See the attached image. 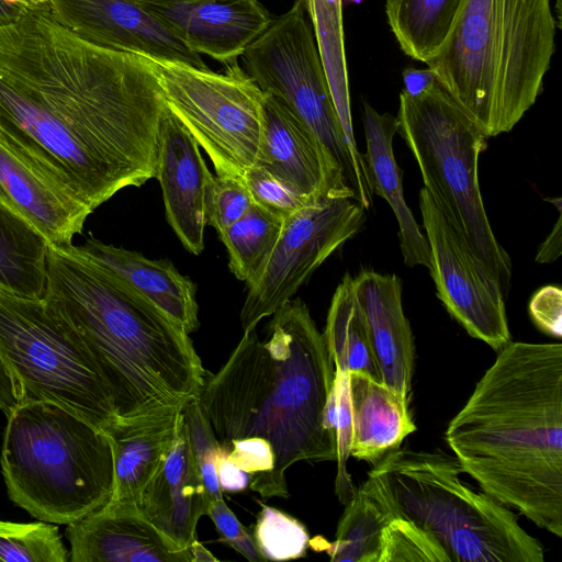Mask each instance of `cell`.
I'll list each match as a JSON object with an SVG mask.
<instances>
[{
    "label": "cell",
    "mask_w": 562,
    "mask_h": 562,
    "mask_svg": "<svg viewBox=\"0 0 562 562\" xmlns=\"http://www.w3.org/2000/svg\"><path fill=\"white\" fill-rule=\"evenodd\" d=\"M0 465L10 499L42 521L67 526L113 496L106 432L49 402H21L7 415Z\"/></svg>",
    "instance_id": "cell-7"
},
{
    "label": "cell",
    "mask_w": 562,
    "mask_h": 562,
    "mask_svg": "<svg viewBox=\"0 0 562 562\" xmlns=\"http://www.w3.org/2000/svg\"><path fill=\"white\" fill-rule=\"evenodd\" d=\"M379 562H449L443 549L413 522L393 517L381 537Z\"/></svg>",
    "instance_id": "cell-35"
},
{
    "label": "cell",
    "mask_w": 562,
    "mask_h": 562,
    "mask_svg": "<svg viewBox=\"0 0 562 562\" xmlns=\"http://www.w3.org/2000/svg\"><path fill=\"white\" fill-rule=\"evenodd\" d=\"M0 204L30 224L54 247L72 244L91 214L34 173L1 142Z\"/></svg>",
    "instance_id": "cell-21"
},
{
    "label": "cell",
    "mask_w": 562,
    "mask_h": 562,
    "mask_svg": "<svg viewBox=\"0 0 562 562\" xmlns=\"http://www.w3.org/2000/svg\"><path fill=\"white\" fill-rule=\"evenodd\" d=\"M65 536L70 562H192L191 548L172 542L136 505L109 502L67 525Z\"/></svg>",
    "instance_id": "cell-16"
},
{
    "label": "cell",
    "mask_w": 562,
    "mask_h": 562,
    "mask_svg": "<svg viewBox=\"0 0 562 562\" xmlns=\"http://www.w3.org/2000/svg\"><path fill=\"white\" fill-rule=\"evenodd\" d=\"M284 225L280 216L256 203L236 223L218 234L228 254L231 272L252 282L271 255Z\"/></svg>",
    "instance_id": "cell-31"
},
{
    "label": "cell",
    "mask_w": 562,
    "mask_h": 562,
    "mask_svg": "<svg viewBox=\"0 0 562 562\" xmlns=\"http://www.w3.org/2000/svg\"><path fill=\"white\" fill-rule=\"evenodd\" d=\"M362 121L366 138V153L362 155L371 191L387 202L396 217L405 265L429 269V245L405 202L403 171L393 153V138L397 133L396 117L390 113H379L364 101Z\"/></svg>",
    "instance_id": "cell-24"
},
{
    "label": "cell",
    "mask_w": 562,
    "mask_h": 562,
    "mask_svg": "<svg viewBox=\"0 0 562 562\" xmlns=\"http://www.w3.org/2000/svg\"><path fill=\"white\" fill-rule=\"evenodd\" d=\"M396 122L424 188L495 277L506 297L512 261L493 233L477 177L479 157L487 137L438 82L419 97L401 92Z\"/></svg>",
    "instance_id": "cell-8"
},
{
    "label": "cell",
    "mask_w": 562,
    "mask_h": 562,
    "mask_svg": "<svg viewBox=\"0 0 562 562\" xmlns=\"http://www.w3.org/2000/svg\"><path fill=\"white\" fill-rule=\"evenodd\" d=\"M327 422L336 442L337 476L335 492L342 504L355 495V487L347 471L352 439V415L349 396V372L335 369L333 387L327 405Z\"/></svg>",
    "instance_id": "cell-34"
},
{
    "label": "cell",
    "mask_w": 562,
    "mask_h": 562,
    "mask_svg": "<svg viewBox=\"0 0 562 562\" xmlns=\"http://www.w3.org/2000/svg\"><path fill=\"white\" fill-rule=\"evenodd\" d=\"M25 9L43 8L47 7L46 0H10Z\"/></svg>",
    "instance_id": "cell-48"
},
{
    "label": "cell",
    "mask_w": 562,
    "mask_h": 562,
    "mask_svg": "<svg viewBox=\"0 0 562 562\" xmlns=\"http://www.w3.org/2000/svg\"><path fill=\"white\" fill-rule=\"evenodd\" d=\"M58 527L46 521L0 520V562H68Z\"/></svg>",
    "instance_id": "cell-32"
},
{
    "label": "cell",
    "mask_w": 562,
    "mask_h": 562,
    "mask_svg": "<svg viewBox=\"0 0 562 562\" xmlns=\"http://www.w3.org/2000/svg\"><path fill=\"white\" fill-rule=\"evenodd\" d=\"M244 181L254 203L284 221L318 200L303 194L257 165L246 172Z\"/></svg>",
    "instance_id": "cell-37"
},
{
    "label": "cell",
    "mask_w": 562,
    "mask_h": 562,
    "mask_svg": "<svg viewBox=\"0 0 562 562\" xmlns=\"http://www.w3.org/2000/svg\"><path fill=\"white\" fill-rule=\"evenodd\" d=\"M140 3H144L146 5L150 7H157V8H166L175 4H182V3H192V2H200V1H206V0H136Z\"/></svg>",
    "instance_id": "cell-47"
},
{
    "label": "cell",
    "mask_w": 562,
    "mask_h": 562,
    "mask_svg": "<svg viewBox=\"0 0 562 562\" xmlns=\"http://www.w3.org/2000/svg\"><path fill=\"white\" fill-rule=\"evenodd\" d=\"M323 336L335 369L360 372L382 382L349 273L334 292Z\"/></svg>",
    "instance_id": "cell-28"
},
{
    "label": "cell",
    "mask_w": 562,
    "mask_h": 562,
    "mask_svg": "<svg viewBox=\"0 0 562 562\" xmlns=\"http://www.w3.org/2000/svg\"><path fill=\"white\" fill-rule=\"evenodd\" d=\"M463 0H385L389 26L408 57L426 64L443 45Z\"/></svg>",
    "instance_id": "cell-29"
},
{
    "label": "cell",
    "mask_w": 562,
    "mask_h": 562,
    "mask_svg": "<svg viewBox=\"0 0 562 562\" xmlns=\"http://www.w3.org/2000/svg\"><path fill=\"white\" fill-rule=\"evenodd\" d=\"M24 9L10 0H0V26L15 21Z\"/></svg>",
    "instance_id": "cell-45"
},
{
    "label": "cell",
    "mask_w": 562,
    "mask_h": 562,
    "mask_svg": "<svg viewBox=\"0 0 562 562\" xmlns=\"http://www.w3.org/2000/svg\"><path fill=\"white\" fill-rule=\"evenodd\" d=\"M529 312L541 330L558 338L562 336V293L560 288L548 285L537 291L530 301Z\"/></svg>",
    "instance_id": "cell-40"
},
{
    "label": "cell",
    "mask_w": 562,
    "mask_h": 562,
    "mask_svg": "<svg viewBox=\"0 0 562 562\" xmlns=\"http://www.w3.org/2000/svg\"><path fill=\"white\" fill-rule=\"evenodd\" d=\"M252 535L265 561L302 558L310 546L307 530L297 519L268 505H262Z\"/></svg>",
    "instance_id": "cell-33"
},
{
    "label": "cell",
    "mask_w": 562,
    "mask_h": 562,
    "mask_svg": "<svg viewBox=\"0 0 562 562\" xmlns=\"http://www.w3.org/2000/svg\"><path fill=\"white\" fill-rule=\"evenodd\" d=\"M349 1H353L356 3H360L362 0H349Z\"/></svg>",
    "instance_id": "cell-50"
},
{
    "label": "cell",
    "mask_w": 562,
    "mask_h": 562,
    "mask_svg": "<svg viewBox=\"0 0 562 562\" xmlns=\"http://www.w3.org/2000/svg\"><path fill=\"white\" fill-rule=\"evenodd\" d=\"M241 56L260 90L282 102L315 137L326 166L328 198L352 199L369 210L373 193L349 154L302 1L272 20Z\"/></svg>",
    "instance_id": "cell-10"
},
{
    "label": "cell",
    "mask_w": 562,
    "mask_h": 562,
    "mask_svg": "<svg viewBox=\"0 0 562 562\" xmlns=\"http://www.w3.org/2000/svg\"><path fill=\"white\" fill-rule=\"evenodd\" d=\"M166 110L149 57L93 45L47 7L0 26V142L91 213L156 177Z\"/></svg>",
    "instance_id": "cell-1"
},
{
    "label": "cell",
    "mask_w": 562,
    "mask_h": 562,
    "mask_svg": "<svg viewBox=\"0 0 562 562\" xmlns=\"http://www.w3.org/2000/svg\"><path fill=\"white\" fill-rule=\"evenodd\" d=\"M213 176L194 138L167 108L160 124L155 178L161 187L167 221L193 255L204 249L206 201Z\"/></svg>",
    "instance_id": "cell-15"
},
{
    "label": "cell",
    "mask_w": 562,
    "mask_h": 562,
    "mask_svg": "<svg viewBox=\"0 0 562 562\" xmlns=\"http://www.w3.org/2000/svg\"><path fill=\"white\" fill-rule=\"evenodd\" d=\"M256 165L307 196L328 198L327 171L318 143L282 102L266 93Z\"/></svg>",
    "instance_id": "cell-22"
},
{
    "label": "cell",
    "mask_w": 562,
    "mask_h": 562,
    "mask_svg": "<svg viewBox=\"0 0 562 562\" xmlns=\"http://www.w3.org/2000/svg\"><path fill=\"white\" fill-rule=\"evenodd\" d=\"M192 562L216 561L217 559L198 540L191 544Z\"/></svg>",
    "instance_id": "cell-46"
},
{
    "label": "cell",
    "mask_w": 562,
    "mask_h": 562,
    "mask_svg": "<svg viewBox=\"0 0 562 562\" xmlns=\"http://www.w3.org/2000/svg\"><path fill=\"white\" fill-rule=\"evenodd\" d=\"M216 470L222 493L241 492L250 483V476L234 464L222 451L217 458Z\"/></svg>",
    "instance_id": "cell-41"
},
{
    "label": "cell",
    "mask_w": 562,
    "mask_h": 562,
    "mask_svg": "<svg viewBox=\"0 0 562 562\" xmlns=\"http://www.w3.org/2000/svg\"><path fill=\"white\" fill-rule=\"evenodd\" d=\"M198 54L228 65L272 22L258 0H206L155 7Z\"/></svg>",
    "instance_id": "cell-19"
},
{
    "label": "cell",
    "mask_w": 562,
    "mask_h": 562,
    "mask_svg": "<svg viewBox=\"0 0 562 562\" xmlns=\"http://www.w3.org/2000/svg\"><path fill=\"white\" fill-rule=\"evenodd\" d=\"M181 411L116 418L104 429L114 459V492L110 502L138 507L144 487L173 443Z\"/></svg>",
    "instance_id": "cell-23"
},
{
    "label": "cell",
    "mask_w": 562,
    "mask_h": 562,
    "mask_svg": "<svg viewBox=\"0 0 562 562\" xmlns=\"http://www.w3.org/2000/svg\"><path fill=\"white\" fill-rule=\"evenodd\" d=\"M554 9H555V12H557V16L555 18H557L558 26L561 27L562 0H555Z\"/></svg>",
    "instance_id": "cell-49"
},
{
    "label": "cell",
    "mask_w": 562,
    "mask_h": 562,
    "mask_svg": "<svg viewBox=\"0 0 562 562\" xmlns=\"http://www.w3.org/2000/svg\"><path fill=\"white\" fill-rule=\"evenodd\" d=\"M267 337L244 331L224 366L198 394L221 447L266 440L274 463L263 497H288L285 471L303 460L336 461L327 422L335 368L323 334L301 299L272 315Z\"/></svg>",
    "instance_id": "cell-3"
},
{
    "label": "cell",
    "mask_w": 562,
    "mask_h": 562,
    "mask_svg": "<svg viewBox=\"0 0 562 562\" xmlns=\"http://www.w3.org/2000/svg\"><path fill=\"white\" fill-rule=\"evenodd\" d=\"M549 202L555 203L559 215L557 222L547 236L544 241L540 245L536 255V261L538 263H550L560 258L562 251V207L561 199H550Z\"/></svg>",
    "instance_id": "cell-42"
},
{
    "label": "cell",
    "mask_w": 562,
    "mask_h": 562,
    "mask_svg": "<svg viewBox=\"0 0 562 562\" xmlns=\"http://www.w3.org/2000/svg\"><path fill=\"white\" fill-rule=\"evenodd\" d=\"M353 286L382 382L408 403L414 337L403 310L402 281L396 274L362 270Z\"/></svg>",
    "instance_id": "cell-18"
},
{
    "label": "cell",
    "mask_w": 562,
    "mask_h": 562,
    "mask_svg": "<svg viewBox=\"0 0 562 562\" xmlns=\"http://www.w3.org/2000/svg\"><path fill=\"white\" fill-rule=\"evenodd\" d=\"M49 244L30 224L0 204V290L43 299Z\"/></svg>",
    "instance_id": "cell-27"
},
{
    "label": "cell",
    "mask_w": 562,
    "mask_h": 562,
    "mask_svg": "<svg viewBox=\"0 0 562 562\" xmlns=\"http://www.w3.org/2000/svg\"><path fill=\"white\" fill-rule=\"evenodd\" d=\"M402 77L404 83L402 92L413 98L424 94L437 82L434 72L429 68H406L403 70Z\"/></svg>",
    "instance_id": "cell-43"
},
{
    "label": "cell",
    "mask_w": 562,
    "mask_h": 562,
    "mask_svg": "<svg viewBox=\"0 0 562 562\" xmlns=\"http://www.w3.org/2000/svg\"><path fill=\"white\" fill-rule=\"evenodd\" d=\"M210 503L193 459L181 411L173 443L144 487L138 509L172 542L182 549H190L196 540L198 522L207 515Z\"/></svg>",
    "instance_id": "cell-17"
},
{
    "label": "cell",
    "mask_w": 562,
    "mask_h": 562,
    "mask_svg": "<svg viewBox=\"0 0 562 562\" xmlns=\"http://www.w3.org/2000/svg\"><path fill=\"white\" fill-rule=\"evenodd\" d=\"M0 359L21 402L56 404L102 430L116 420L111 390L95 359L43 299L0 290Z\"/></svg>",
    "instance_id": "cell-9"
},
{
    "label": "cell",
    "mask_w": 562,
    "mask_h": 562,
    "mask_svg": "<svg viewBox=\"0 0 562 562\" xmlns=\"http://www.w3.org/2000/svg\"><path fill=\"white\" fill-rule=\"evenodd\" d=\"M207 516L212 519L226 544L250 562L265 561L258 550L252 532L237 519L223 498L210 503Z\"/></svg>",
    "instance_id": "cell-39"
},
{
    "label": "cell",
    "mask_w": 562,
    "mask_h": 562,
    "mask_svg": "<svg viewBox=\"0 0 562 562\" xmlns=\"http://www.w3.org/2000/svg\"><path fill=\"white\" fill-rule=\"evenodd\" d=\"M182 415L193 459L211 502L223 498L216 470L221 446L198 396L182 407Z\"/></svg>",
    "instance_id": "cell-36"
},
{
    "label": "cell",
    "mask_w": 562,
    "mask_h": 562,
    "mask_svg": "<svg viewBox=\"0 0 562 562\" xmlns=\"http://www.w3.org/2000/svg\"><path fill=\"white\" fill-rule=\"evenodd\" d=\"M20 402L18 386L0 359V409L8 415Z\"/></svg>",
    "instance_id": "cell-44"
},
{
    "label": "cell",
    "mask_w": 562,
    "mask_h": 562,
    "mask_svg": "<svg viewBox=\"0 0 562 562\" xmlns=\"http://www.w3.org/2000/svg\"><path fill=\"white\" fill-rule=\"evenodd\" d=\"M551 0H463L426 65L483 134L507 133L533 105L555 50Z\"/></svg>",
    "instance_id": "cell-5"
},
{
    "label": "cell",
    "mask_w": 562,
    "mask_h": 562,
    "mask_svg": "<svg viewBox=\"0 0 562 562\" xmlns=\"http://www.w3.org/2000/svg\"><path fill=\"white\" fill-rule=\"evenodd\" d=\"M254 200L244 179L213 176L206 201V221L217 234L240 220Z\"/></svg>",
    "instance_id": "cell-38"
},
{
    "label": "cell",
    "mask_w": 562,
    "mask_h": 562,
    "mask_svg": "<svg viewBox=\"0 0 562 562\" xmlns=\"http://www.w3.org/2000/svg\"><path fill=\"white\" fill-rule=\"evenodd\" d=\"M46 1L59 24L93 45L207 68L155 7L136 0Z\"/></svg>",
    "instance_id": "cell-14"
},
{
    "label": "cell",
    "mask_w": 562,
    "mask_h": 562,
    "mask_svg": "<svg viewBox=\"0 0 562 562\" xmlns=\"http://www.w3.org/2000/svg\"><path fill=\"white\" fill-rule=\"evenodd\" d=\"M43 300L95 359L117 418L182 409L198 396L206 372L189 334L72 244L49 245Z\"/></svg>",
    "instance_id": "cell-4"
},
{
    "label": "cell",
    "mask_w": 562,
    "mask_h": 562,
    "mask_svg": "<svg viewBox=\"0 0 562 562\" xmlns=\"http://www.w3.org/2000/svg\"><path fill=\"white\" fill-rule=\"evenodd\" d=\"M72 248L87 260L112 272L148 299L188 334L200 326L196 285L167 259H149L140 252L90 237Z\"/></svg>",
    "instance_id": "cell-20"
},
{
    "label": "cell",
    "mask_w": 562,
    "mask_h": 562,
    "mask_svg": "<svg viewBox=\"0 0 562 562\" xmlns=\"http://www.w3.org/2000/svg\"><path fill=\"white\" fill-rule=\"evenodd\" d=\"M449 456L396 449L373 464L362 486L393 517L425 531L449 562H542L540 542L507 507L476 492Z\"/></svg>",
    "instance_id": "cell-6"
},
{
    "label": "cell",
    "mask_w": 562,
    "mask_h": 562,
    "mask_svg": "<svg viewBox=\"0 0 562 562\" xmlns=\"http://www.w3.org/2000/svg\"><path fill=\"white\" fill-rule=\"evenodd\" d=\"M393 518L391 513L362 485L346 504L333 542L322 537L310 540L316 551L335 562H379L381 537Z\"/></svg>",
    "instance_id": "cell-30"
},
{
    "label": "cell",
    "mask_w": 562,
    "mask_h": 562,
    "mask_svg": "<svg viewBox=\"0 0 562 562\" xmlns=\"http://www.w3.org/2000/svg\"><path fill=\"white\" fill-rule=\"evenodd\" d=\"M366 221V210L347 198H322L284 221L281 235L240 311L244 331L256 328L296 291Z\"/></svg>",
    "instance_id": "cell-12"
},
{
    "label": "cell",
    "mask_w": 562,
    "mask_h": 562,
    "mask_svg": "<svg viewBox=\"0 0 562 562\" xmlns=\"http://www.w3.org/2000/svg\"><path fill=\"white\" fill-rule=\"evenodd\" d=\"M446 441L483 492L562 537V345L501 349Z\"/></svg>",
    "instance_id": "cell-2"
},
{
    "label": "cell",
    "mask_w": 562,
    "mask_h": 562,
    "mask_svg": "<svg viewBox=\"0 0 562 562\" xmlns=\"http://www.w3.org/2000/svg\"><path fill=\"white\" fill-rule=\"evenodd\" d=\"M150 59L167 108L206 153L216 175L244 179L257 161L265 93L237 61L214 72Z\"/></svg>",
    "instance_id": "cell-11"
},
{
    "label": "cell",
    "mask_w": 562,
    "mask_h": 562,
    "mask_svg": "<svg viewBox=\"0 0 562 562\" xmlns=\"http://www.w3.org/2000/svg\"><path fill=\"white\" fill-rule=\"evenodd\" d=\"M419 210L437 297L471 337L499 351L512 336L498 281L425 188L419 192Z\"/></svg>",
    "instance_id": "cell-13"
},
{
    "label": "cell",
    "mask_w": 562,
    "mask_h": 562,
    "mask_svg": "<svg viewBox=\"0 0 562 562\" xmlns=\"http://www.w3.org/2000/svg\"><path fill=\"white\" fill-rule=\"evenodd\" d=\"M316 40L345 140L359 177L367 180L363 155L357 147L345 54L342 0H301Z\"/></svg>",
    "instance_id": "cell-26"
},
{
    "label": "cell",
    "mask_w": 562,
    "mask_h": 562,
    "mask_svg": "<svg viewBox=\"0 0 562 562\" xmlns=\"http://www.w3.org/2000/svg\"><path fill=\"white\" fill-rule=\"evenodd\" d=\"M352 415L350 457L375 464L416 430L408 403L383 382L349 372Z\"/></svg>",
    "instance_id": "cell-25"
}]
</instances>
